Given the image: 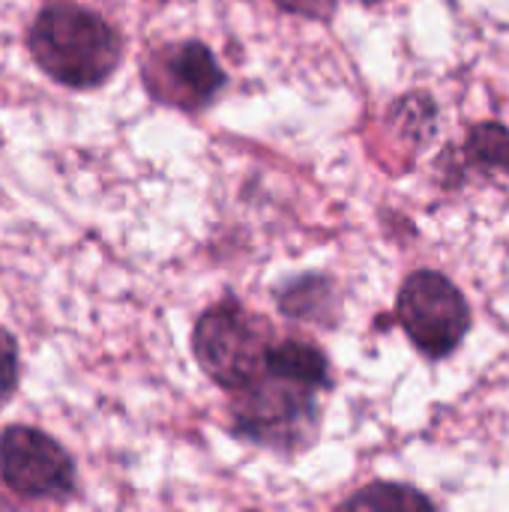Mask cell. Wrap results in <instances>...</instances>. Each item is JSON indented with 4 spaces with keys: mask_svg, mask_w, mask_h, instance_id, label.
<instances>
[{
    "mask_svg": "<svg viewBox=\"0 0 509 512\" xmlns=\"http://www.w3.org/2000/svg\"><path fill=\"white\" fill-rule=\"evenodd\" d=\"M30 54L45 75L66 87H96L120 63V36L96 12L48 3L30 27Z\"/></svg>",
    "mask_w": 509,
    "mask_h": 512,
    "instance_id": "obj_1",
    "label": "cell"
},
{
    "mask_svg": "<svg viewBox=\"0 0 509 512\" xmlns=\"http://www.w3.org/2000/svg\"><path fill=\"white\" fill-rule=\"evenodd\" d=\"M273 348V327L234 300L210 306L192 333V351L201 369L225 390L255 381Z\"/></svg>",
    "mask_w": 509,
    "mask_h": 512,
    "instance_id": "obj_2",
    "label": "cell"
},
{
    "mask_svg": "<svg viewBox=\"0 0 509 512\" xmlns=\"http://www.w3.org/2000/svg\"><path fill=\"white\" fill-rule=\"evenodd\" d=\"M234 393V429L249 441L294 447L297 441H306L315 429L318 387H309L291 375L264 366L255 381Z\"/></svg>",
    "mask_w": 509,
    "mask_h": 512,
    "instance_id": "obj_3",
    "label": "cell"
},
{
    "mask_svg": "<svg viewBox=\"0 0 509 512\" xmlns=\"http://www.w3.org/2000/svg\"><path fill=\"white\" fill-rule=\"evenodd\" d=\"M396 315L411 342L435 360L453 354L471 327V309L459 288L432 270H420L405 279Z\"/></svg>",
    "mask_w": 509,
    "mask_h": 512,
    "instance_id": "obj_4",
    "label": "cell"
},
{
    "mask_svg": "<svg viewBox=\"0 0 509 512\" xmlns=\"http://www.w3.org/2000/svg\"><path fill=\"white\" fill-rule=\"evenodd\" d=\"M0 477L21 498H66L75 489L69 453L39 429L9 426L0 435Z\"/></svg>",
    "mask_w": 509,
    "mask_h": 512,
    "instance_id": "obj_5",
    "label": "cell"
},
{
    "mask_svg": "<svg viewBox=\"0 0 509 512\" xmlns=\"http://www.w3.org/2000/svg\"><path fill=\"white\" fill-rule=\"evenodd\" d=\"M225 84L213 51L201 42H174L159 48L147 66V87L159 102L177 108H204Z\"/></svg>",
    "mask_w": 509,
    "mask_h": 512,
    "instance_id": "obj_6",
    "label": "cell"
},
{
    "mask_svg": "<svg viewBox=\"0 0 509 512\" xmlns=\"http://www.w3.org/2000/svg\"><path fill=\"white\" fill-rule=\"evenodd\" d=\"M267 366L282 372V375H291L309 387H318L324 390L327 381H330V366H327V357L315 348V345H306V342H282V345H273L270 354H267Z\"/></svg>",
    "mask_w": 509,
    "mask_h": 512,
    "instance_id": "obj_7",
    "label": "cell"
},
{
    "mask_svg": "<svg viewBox=\"0 0 509 512\" xmlns=\"http://www.w3.org/2000/svg\"><path fill=\"white\" fill-rule=\"evenodd\" d=\"M468 159L486 171H509V132L498 123H483L468 135Z\"/></svg>",
    "mask_w": 509,
    "mask_h": 512,
    "instance_id": "obj_8",
    "label": "cell"
},
{
    "mask_svg": "<svg viewBox=\"0 0 509 512\" xmlns=\"http://www.w3.org/2000/svg\"><path fill=\"white\" fill-rule=\"evenodd\" d=\"M348 507H372V510H381V507H432V504L423 495H417L411 489H402V486H372L363 495L351 498Z\"/></svg>",
    "mask_w": 509,
    "mask_h": 512,
    "instance_id": "obj_9",
    "label": "cell"
},
{
    "mask_svg": "<svg viewBox=\"0 0 509 512\" xmlns=\"http://www.w3.org/2000/svg\"><path fill=\"white\" fill-rule=\"evenodd\" d=\"M18 387V348L9 333H0V408Z\"/></svg>",
    "mask_w": 509,
    "mask_h": 512,
    "instance_id": "obj_10",
    "label": "cell"
},
{
    "mask_svg": "<svg viewBox=\"0 0 509 512\" xmlns=\"http://www.w3.org/2000/svg\"><path fill=\"white\" fill-rule=\"evenodd\" d=\"M279 3L288 6V9H294V12H309V15H315L324 6H330V0H279Z\"/></svg>",
    "mask_w": 509,
    "mask_h": 512,
    "instance_id": "obj_11",
    "label": "cell"
},
{
    "mask_svg": "<svg viewBox=\"0 0 509 512\" xmlns=\"http://www.w3.org/2000/svg\"><path fill=\"white\" fill-rule=\"evenodd\" d=\"M369 3H378V0H369Z\"/></svg>",
    "mask_w": 509,
    "mask_h": 512,
    "instance_id": "obj_12",
    "label": "cell"
}]
</instances>
